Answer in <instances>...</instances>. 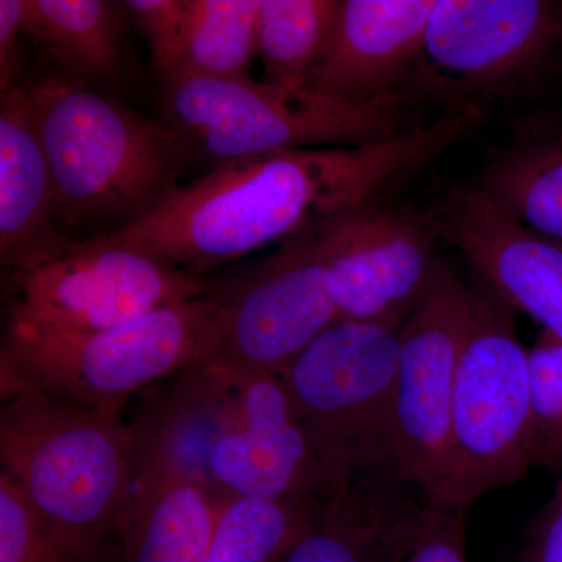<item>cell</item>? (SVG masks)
Segmentation results:
<instances>
[{
  "instance_id": "obj_23",
  "label": "cell",
  "mask_w": 562,
  "mask_h": 562,
  "mask_svg": "<svg viewBox=\"0 0 562 562\" xmlns=\"http://www.w3.org/2000/svg\"><path fill=\"white\" fill-rule=\"evenodd\" d=\"M338 0H260L257 60L265 83L306 90L324 49Z\"/></svg>"
},
{
  "instance_id": "obj_5",
  "label": "cell",
  "mask_w": 562,
  "mask_h": 562,
  "mask_svg": "<svg viewBox=\"0 0 562 562\" xmlns=\"http://www.w3.org/2000/svg\"><path fill=\"white\" fill-rule=\"evenodd\" d=\"M402 95L350 106L254 79H183L161 87L162 122L210 171L291 149L364 146L408 132Z\"/></svg>"
},
{
  "instance_id": "obj_12",
  "label": "cell",
  "mask_w": 562,
  "mask_h": 562,
  "mask_svg": "<svg viewBox=\"0 0 562 562\" xmlns=\"http://www.w3.org/2000/svg\"><path fill=\"white\" fill-rule=\"evenodd\" d=\"M241 424L220 442L211 473L222 502L261 497L325 509L350 490L328 468L280 375L236 368Z\"/></svg>"
},
{
  "instance_id": "obj_11",
  "label": "cell",
  "mask_w": 562,
  "mask_h": 562,
  "mask_svg": "<svg viewBox=\"0 0 562 562\" xmlns=\"http://www.w3.org/2000/svg\"><path fill=\"white\" fill-rule=\"evenodd\" d=\"M319 225L220 284L206 281L205 294L216 303L224 360L280 375L339 322Z\"/></svg>"
},
{
  "instance_id": "obj_22",
  "label": "cell",
  "mask_w": 562,
  "mask_h": 562,
  "mask_svg": "<svg viewBox=\"0 0 562 562\" xmlns=\"http://www.w3.org/2000/svg\"><path fill=\"white\" fill-rule=\"evenodd\" d=\"M188 7L179 58L162 85L183 79H251L260 0H188Z\"/></svg>"
},
{
  "instance_id": "obj_17",
  "label": "cell",
  "mask_w": 562,
  "mask_h": 562,
  "mask_svg": "<svg viewBox=\"0 0 562 562\" xmlns=\"http://www.w3.org/2000/svg\"><path fill=\"white\" fill-rule=\"evenodd\" d=\"M55 211L54 183L25 81L0 95V258L18 271L69 244Z\"/></svg>"
},
{
  "instance_id": "obj_8",
  "label": "cell",
  "mask_w": 562,
  "mask_h": 562,
  "mask_svg": "<svg viewBox=\"0 0 562 562\" xmlns=\"http://www.w3.org/2000/svg\"><path fill=\"white\" fill-rule=\"evenodd\" d=\"M9 273V324L47 331L106 330L206 291L205 279L111 238L69 244Z\"/></svg>"
},
{
  "instance_id": "obj_13",
  "label": "cell",
  "mask_w": 562,
  "mask_h": 562,
  "mask_svg": "<svg viewBox=\"0 0 562 562\" xmlns=\"http://www.w3.org/2000/svg\"><path fill=\"white\" fill-rule=\"evenodd\" d=\"M319 231L339 322L405 324L439 262L427 216L369 202Z\"/></svg>"
},
{
  "instance_id": "obj_4",
  "label": "cell",
  "mask_w": 562,
  "mask_h": 562,
  "mask_svg": "<svg viewBox=\"0 0 562 562\" xmlns=\"http://www.w3.org/2000/svg\"><path fill=\"white\" fill-rule=\"evenodd\" d=\"M0 462L24 497L61 528L102 543L132 501L127 422L40 390L2 394Z\"/></svg>"
},
{
  "instance_id": "obj_7",
  "label": "cell",
  "mask_w": 562,
  "mask_h": 562,
  "mask_svg": "<svg viewBox=\"0 0 562 562\" xmlns=\"http://www.w3.org/2000/svg\"><path fill=\"white\" fill-rule=\"evenodd\" d=\"M402 325L336 322L280 373L306 430L347 490L364 476L395 473L391 397Z\"/></svg>"
},
{
  "instance_id": "obj_1",
  "label": "cell",
  "mask_w": 562,
  "mask_h": 562,
  "mask_svg": "<svg viewBox=\"0 0 562 562\" xmlns=\"http://www.w3.org/2000/svg\"><path fill=\"white\" fill-rule=\"evenodd\" d=\"M482 121L483 110L471 106L364 146L281 150L220 166L105 238L203 279L373 202L391 181L460 143Z\"/></svg>"
},
{
  "instance_id": "obj_27",
  "label": "cell",
  "mask_w": 562,
  "mask_h": 562,
  "mask_svg": "<svg viewBox=\"0 0 562 562\" xmlns=\"http://www.w3.org/2000/svg\"><path fill=\"white\" fill-rule=\"evenodd\" d=\"M531 468L562 473V342L541 331L528 349Z\"/></svg>"
},
{
  "instance_id": "obj_30",
  "label": "cell",
  "mask_w": 562,
  "mask_h": 562,
  "mask_svg": "<svg viewBox=\"0 0 562 562\" xmlns=\"http://www.w3.org/2000/svg\"><path fill=\"white\" fill-rule=\"evenodd\" d=\"M25 0H0V92L22 83L20 43L24 31Z\"/></svg>"
},
{
  "instance_id": "obj_6",
  "label": "cell",
  "mask_w": 562,
  "mask_h": 562,
  "mask_svg": "<svg viewBox=\"0 0 562 562\" xmlns=\"http://www.w3.org/2000/svg\"><path fill=\"white\" fill-rule=\"evenodd\" d=\"M530 468L528 349L517 338L512 306L476 284L454 375L446 503L469 508Z\"/></svg>"
},
{
  "instance_id": "obj_18",
  "label": "cell",
  "mask_w": 562,
  "mask_h": 562,
  "mask_svg": "<svg viewBox=\"0 0 562 562\" xmlns=\"http://www.w3.org/2000/svg\"><path fill=\"white\" fill-rule=\"evenodd\" d=\"M128 22L124 2L25 0V36L50 63L49 72L92 90L124 76Z\"/></svg>"
},
{
  "instance_id": "obj_29",
  "label": "cell",
  "mask_w": 562,
  "mask_h": 562,
  "mask_svg": "<svg viewBox=\"0 0 562 562\" xmlns=\"http://www.w3.org/2000/svg\"><path fill=\"white\" fill-rule=\"evenodd\" d=\"M516 562H562V473L552 497L528 525Z\"/></svg>"
},
{
  "instance_id": "obj_9",
  "label": "cell",
  "mask_w": 562,
  "mask_h": 562,
  "mask_svg": "<svg viewBox=\"0 0 562 562\" xmlns=\"http://www.w3.org/2000/svg\"><path fill=\"white\" fill-rule=\"evenodd\" d=\"M473 286L439 260L398 333L391 397L394 471L446 503L454 375L471 327Z\"/></svg>"
},
{
  "instance_id": "obj_15",
  "label": "cell",
  "mask_w": 562,
  "mask_h": 562,
  "mask_svg": "<svg viewBox=\"0 0 562 562\" xmlns=\"http://www.w3.org/2000/svg\"><path fill=\"white\" fill-rule=\"evenodd\" d=\"M482 283L562 342V243L517 224L475 187H447L427 213Z\"/></svg>"
},
{
  "instance_id": "obj_3",
  "label": "cell",
  "mask_w": 562,
  "mask_h": 562,
  "mask_svg": "<svg viewBox=\"0 0 562 562\" xmlns=\"http://www.w3.org/2000/svg\"><path fill=\"white\" fill-rule=\"evenodd\" d=\"M217 357L216 303L203 294L106 330L61 333L9 324L0 349V390L46 391L122 416L146 387Z\"/></svg>"
},
{
  "instance_id": "obj_16",
  "label": "cell",
  "mask_w": 562,
  "mask_h": 562,
  "mask_svg": "<svg viewBox=\"0 0 562 562\" xmlns=\"http://www.w3.org/2000/svg\"><path fill=\"white\" fill-rule=\"evenodd\" d=\"M436 0H338L306 90L350 106L390 101L412 76Z\"/></svg>"
},
{
  "instance_id": "obj_28",
  "label": "cell",
  "mask_w": 562,
  "mask_h": 562,
  "mask_svg": "<svg viewBox=\"0 0 562 562\" xmlns=\"http://www.w3.org/2000/svg\"><path fill=\"white\" fill-rule=\"evenodd\" d=\"M128 18L143 33L160 85L171 77L188 22V0H127Z\"/></svg>"
},
{
  "instance_id": "obj_14",
  "label": "cell",
  "mask_w": 562,
  "mask_h": 562,
  "mask_svg": "<svg viewBox=\"0 0 562 562\" xmlns=\"http://www.w3.org/2000/svg\"><path fill=\"white\" fill-rule=\"evenodd\" d=\"M135 398L125 420L135 452L133 492L183 482L222 503L211 460L222 439L241 424L235 366L217 357L151 384Z\"/></svg>"
},
{
  "instance_id": "obj_19",
  "label": "cell",
  "mask_w": 562,
  "mask_h": 562,
  "mask_svg": "<svg viewBox=\"0 0 562 562\" xmlns=\"http://www.w3.org/2000/svg\"><path fill=\"white\" fill-rule=\"evenodd\" d=\"M473 187L528 231L562 243V117H535Z\"/></svg>"
},
{
  "instance_id": "obj_24",
  "label": "cell",
  "mask_w": 562,
  "mask_h": 562,
  "mask_svg": "<svg viewBox=\"0 0 562 562\" xmlns=\"http://www.w3.org/2000/svg\"><path fill=\"white\" fill-rule=\"evenodd\" d=\"M325 509L271 498L228 497L217 512L209 562H283Z\"/></svg>"
},
{
  "instance_id": "obj_25",
  "label": "cell",
  "mask_w": 562,
  "mask_h": 562,
  "mask_svg": "<svg viewBox=\"0 0 562 562\" xmlns=\"http://www.w3.org/2000/svg\"><path fill=\"white\" fill-rule=\"evenodd\" d=\"M105 546L52 522L0 472V562H95Z\"/></svg>"
},
{
  "instance_id": "obj_20",
  "label": "cell",
  "mask_w": 562,
  "mask_h": 562,
  "mask_svg": "<svg viewBox=\"0 0 562 562\" xmlns=\"http://www.w3.org/2000/svg\"><path fill=\"white\" fill-rule=\"evenodd\" d=\"M221 503L198 484L135 491L117 531L127 562H209Z\"/></svg>"
},
{
  "instance_id": "obj_2",
  "label": "cell",
  "mask_w": 562,
  "mask_h": 562,
  "mask_svg": "<svg viewBox=\"0 0 562 562\" xmlns=\"http://www.w3.org/2000/svg\"><path fill=\"white\" fill-rule=\"evenodd\" d=\"M25 83L70 241L116 235L179 190L194 158L165 122L55 74Z\"/></svg>"
},
{
  "instance_id": "obj_26",
  "label": "cell",
  "mask_w": 562,
  "mask_h": 562,
  "mask_svg": "<svg viewBox=\"0 0 562 562\" xmlns=\"http://www.w3.org/2000/svg\"><path fill=\"white\" fill-rule=\"evenodd\" d=\"M283 562H384L375 517L360 487L331 503Z\"/></svg>"
},
{
  "instance_id": "obj_10",
  "label": "cell",
  "mask_w": 562,
  "mask_h": 562,
  "mask_svg": "<svg viewBox=\"0 0 562 562\" xmlns=\"http://www.w3.org/2000/svg\"><path fill=\"white\" fill-rule=\"evenodd\" d=\"M561 44L558 0H436L412 76L428 94L480 106L535 76Z\"/></svg>"
},
{
  "instance_id": "obj_21",
  "label": "cell",
  "mask_w": 562,
  "mask_h": 562,
  "mask_svg": "<svg viewBox=\"0 0 562 562\" xmlns=\"http://www.w3.org/2000/svg\"><path fill=\"white\" fill-rule=\"evenodd\" d=\"M355 484L371 505L384 562H468V508L435 501L395 473L364 476Z\"/></svg>"
}]
</instances>
